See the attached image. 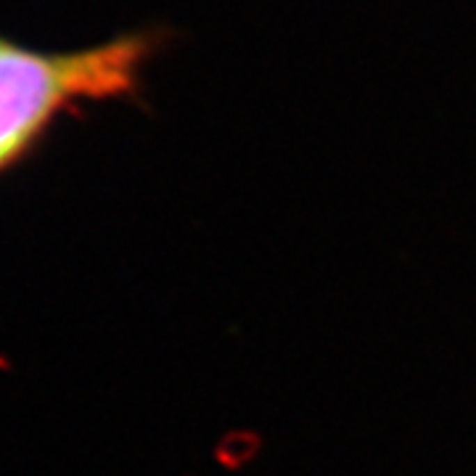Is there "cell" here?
<instances>
[{
    "mask_svg": "<svg viewBox=\"0 0 476 476\" xmlns=\"http://www.w3.org/2000/svg\"><path fill=\"white\" fill-rule=\"evenodd\" d=\"M151 53L154 38L145 32L74 51H42L0 35V175L74 106L130 95Z\"/></svg>",
    "mask_w": 476,
    "mask_h": 476,
    "instance_id": "obj_1",
    "label": "cell"
}]
</instances>
